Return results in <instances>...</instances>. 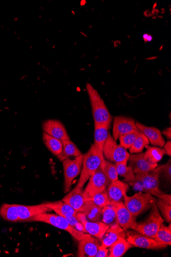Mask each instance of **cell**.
I'll use <instances>...</instances> for the list:
<instances>
[{
  "instance_id": "19",
  "label": "cell",
  "mask_w": 171,
  "mask_h": 257,
  "mask_svg": "<svg viewBox=\"0 0 171 257\" xmlns=\"http://www.w3.org/2000/svg\"><path fill=\"white\" fill-rule=\"evenodd\" d=\"M136 123L137 128L145 135L152 145L160 147H164L165 141L162 136L161 131L159 129L153 127H147L138 123V122H136Z\"/></svg>"
},
{
  "instance_id": "16",
  "label": "cell",
  "mask_w": 171,
  "mask_h": 257,
  "mask_svg": "<svg viewBox=\"0 0 171 257\" xmlns=\"http://www.w3.org/2000/svg\"><path fill=\"white\" fill-rule=\"evenodd\" d=\"M129 166L136 174L147 173L156 168L157 164H151L143 157V153L132 154L128 160Z\"/></svg>"
},
{
  "instance_id": "41",
  "label": "cell",
  "mask_w": 171,
  "mask_h": 257,
  "mask_svg": "<svg viewBox=\"0 0 171 257\" xmlns=\"http://www.w3.org/2000/svg\"><path fill=\"white\" fill-rule=\"evenodd\" d=\"M159 198L166 202V204L171 206V196L170 195L164 194L160 196Z\"/></svg>"
},
{
  "instance_id": "33",
  "label": "cell",
  "mask_w": 171,
  "mask_h": 257,
  "mask_svg": "<svg viewBox=\"0 0 171 257\" xmlns=\"http://www.w3.org/2000/svg\"><path fill=\"white\" fill-rule=\"evenodd\" d=\"M100 168L112 182L118 180L116 167L111 162L104 159L101 162Z\"/></svg>"
},
{
  "instance_id": "35",
  "label": "cell",
  "mask_w": 171,
  "mask_h": 257,
  "mask_svg": "<svg viewBox=\"0 0 171 257\" xmlns=\"http://www.w3.org/2000/svg\"><path fill=\"white\" fill-rule=\"evenodd\" d=\"M149 140L145 135L141 133L137 138L132 146L129 148L130 152L131 154L141 153L144 147L149 145Z\"/></svg>"
},
{
  "instance_id": "4",
  "label": "cell",
  "mask_w": 171,
  "mask_h": 257,
  "mask_svg": "<svg viewBox=\"0 0 171 257\" xmlns=\"http://www.w3.org/2000/svg\"><path fill=\"white\" fill-rule=\"evenodd\" d=\"M41 222L50 224L56 227L68 232L77 241H80L85 235V233L78 231L71 226L65 218L58 214L47 213L39 214L30 218L26 222Z\"/></svg>"
},
{
  "instance_id": "3",
  "label": "cell",
  "mask_w": 171,
  "mask_h": 257,
  "mask_svg": "<svg viewBox=\"0 0 171 257\" xmlns=\"http://www.w3.org/2000/svg\"><path fill=\"white\" fill-rule=\"evenodd\" d=\"M161 173L162 167H157L147 173L136 174V180L130 183L135 188L159 198L164 194L159 188V177Z\"/></svg>"
},
{
  "instance_id": "28",
  "label": "cell",
  "mask_w": 171,
  "mask_h": 257,
  "mask_svg": "<svg viewBox=\"0 0 171 257\" xmlns=\"http://www.w3.org/2000/svg\"><path fill=\"white\" fill-rule=\"evenodd\" d=\"M0 215L4 220L11 222H19L17 205L4 204L0 208Z\"/></svg>"
},
{
  "instance_id": "5",
  "label": "cell",
  "mask_w": 171,
  "mask_h": 257,
  "mask_svg": "<svg viewBox=\"0 0 171 257\" xmlns=\"http://www.w3.org/2000/svg\"><path fill=\"white\" fill-rule=\"evenodd\" d=\"M125 206L135 217L145 212L156 205V199L149 193H138L133 196L125 195Z\"/></svg>"
},
{
  "instance_id": "13",
  "label": "cell",
  "mask_w": 171,
  "mask_h": 257,
  "mask_svg": "<svg viewBox=\"0 0 171 257\" xmlns=\"http://www.w3.org/2000/svg\"><path fill=\"white\" fill-rule=\"evenodd\" d=\"M126 239L134 247L142 249L160 250L167 247L153 238L140 234L127 233Z\"/></svg>"
},
{
  "instance_id": "34",
  "label": "cell",
  "mask_w": 171,
  "mask_h": 257,
  "mask_svg": "<svg viewBox=\"0 0 171 257\" xmlns=\"http://www.w3.org/2000/svg\"><path fill=\"white\" fill-rule=\"evenodd\" d=\"M142 132L139 129H137L133 131L123 135L120 137V144L124 147L126 150L129 149Z\"/></svg>"
},
{
  "instance_id": "44",
  "label": "cell",
  "mask_w": 171,
  "mask_h": 257,
  "mask_svg": "<svg viewBox=\"0 0 171 257\" xmlns=\"http://www.w3.org/2000/svg\"><path fill=\"white\" fill-rule=\"evenodd\" d=\"M143 38L145 42H151V41L152 40V37L148 34H144L143 36Z\"/></svg>"
},
{
  "instance_id": "14",
  "label": "cell",
  "mask_w": 171,
  "mask_h": 257,
  "mask_svg": "<svg viewBox=\"0 0 171 257\" xmlns=\"http://www.w3.org/2000/svg\"><path fill=\"white\" fill-rule=\"evenodd\" d=\"M100 247L98 241L95 237L89 234L79 241L78 246V257H95Z\"/></svg>"
},
{
  "instance_id": "20",
  "label": "cell",
  "mask_w": 171,
  "mask_h": 257,
  "mask_svg": "<svg viewBox=\"0 0 171 257\" xmlns=\"http://www.w3.org/2000/svg\"><path fill=\"white\" fill-rule=\"evenodd\" d=\"M83 188L75 186L72 191L64 197L63 201L71 206L77 212H81L85 202L83 197Z\"/></svg>"
},
{
  "instance_id": "30",
  "label": "cell",
  "mask_w": 171,
  "mask_h": 257,
  "mask_svg": "<svg viewBox=\"0 0 171 257\" xmlns=\"http://www.w3.org/2000/svg\"><path fill=\"white\" fill-rule=\"evenodd\" d=\"M128 161H124L119 162V163H115V166L118 175L125 178V181L129 182H135L136 180V175L134 173L133 169L130 166H127V162Z\"/></svg>"
},
{
  "instance_id": "26",
  "label": "cell",
  "mask_w": 171,
  "mask_h": 257,
  "mask_svg": "<svg viewBox=\"0 0 171 257\" xmlns=\"http://www.w3.org/2000/svg\"><path fill=\"white\" fill-rule=\"evenodd\" d=\"M63 144V151L60 155L57 156L58 159L63 161L70 159V157H78L82 154L76 145L70 140L62 141Z\"/></svg>"
},
{
  "instance_id": "38",
  "label": "cell",
  "mask_w": 171,
  "mask_h": 257,
  "mask_svg": "<svg viewBox=\"0 0 171 257\" xmlns=\"http://www.w3.org/2000/svg\"><path fill=\"white\" fill-rule=\"evenodd\" d=\"M65 219L67 220V221L71 226L74 227L76 229L78 230V231H80L84 233H87L83 224L79 221L76 217H75V216H71V217H68Z\"/></svg>"
},
{
  "instance_id": "1",
  "label": "cell",
  "mask_w": 171,
  "mask_h": 257,
  "mask_svg": "<svg viewBox=\"0 0 171 257\" xmlns=\"http://www.w3.org/2000/svg\"><path fill=\"white\" fill-rule=\"evenodd\" d=\"M95 124L111 126L112 117L98 91L90 84L86 85Z\"/></svg>"
},
{
  "instance_id": "23",
  "label": "cell",
  "mask_w": 171,
  "mask_h": 257,
  "mask_svg": "<svg viewBox=\"0 0 171 257\" xmlns=\"http://www.w3.org/2000/svg\"><path fill=\"white\" fill-rule=\"evenodd\" d=\"M81 212H83L91 222H99L102 219V209L92 201L85 202Z\"/></svg>"
},
{
  "instance_id": "29",
  "label": "cell",
  "mask_w": 171,
  "mask_h": 257,
  "mask_svg": "<svg viewBox=\"0 0 171 257\" xmlns=\"http://www.w3.org/2000/svg\"><path fill=\"white\" fill-rule=\"evenodd\" d=\"M147 151L143 153V157L151 164H157L166 154L164 149L157 147L146 146Z\"/></svg>"
},
{
  "instance_id": "31",
  "label": "cell",
  "mask_w": 171,
  "mask_h": 257,
  "mask_svg": "<svg viewBox=\"0 0 171 257\" xmlns=\"http://www.w3.org/2000/svg\"><path fill=\"white\" fill-rule=\"evenodd\" d=\"M153 239L166 246H170L171 245V224L170 223L169 226L163 224Z\"/></svg>"
},
{
  "instance_id": "9",
  "label": "cell",
  "mask_w": 171,
  "mask_h": 257,
  "mask_svg": "<svg viewBox=\"0 0 171 257\" xmlns=\"http://www.w3.org/2000/svg\"><path fill=\"white\" fill-rule=\"evenodd\" d=\"M103 157L115 163L128 161L130 155L124 147L117 144L110 133L103 146Z\"/></svg>"
},
{
  "instance_id": "18",
  "label": "cell",
  "mask_w": 171,
  "mask_h": 257,
  "mask_svg": "<svg viewBox=\"0 0 171 257\" xmlns=\"http://www.w3.org/2000/svg\"><path fill=\"white\" fill-rule=\"evenodd\" d=\"M125 231V230L117 224L110 226L103 238L100 239L101 241L100 246L105 248H109L118 239L126 237Z\"/></svg>"
},
{
  "instance_id": "11",
  "label": "cell",
  "mask_w": 171,
  "mask_h": 257,
  "mask_svg": "<svg viewBox=\"0 0 171 257\" xmlns=\"http://www.w3.org/2000/svg\"><path fill=\"white\" fill-rule=\"evenodd\" d=\"M76 218L84 225L87 233L99 239H101L110 226L102 222L88 221L83 212H77Z\"/></svg>"
},
{
  "instance_id": "37",
  "label": "cell",
  "mask_w": 171,
  "mask_h": 257,
  "mask_svg": "<svg viewBox=\"0 0 171 257\" xmlns=\"http://www.w3.org/2000/svg\"><path fill=\"white\" fill-rule=\"evenodd\" d=\"M156 205L159 208L165 220L168 223L171 221V206L166 204L161 199L158 198Z\"/></svg>"
},
{
  "instance_id": "25",
  "label": "cell",
  "mask_w": 171,
  "mask_h": 257,
  "mask_svg": "<svg viewBox=\"0 0 171 257\" xmlns=\"http://www.w3.org/2000/svg\"><path fill=\"white\" fill-rule=\"evenodd\" d=\"M110 127L104 125L95 124V146L103 152V146L108 136Z\"/></svg>"
},
{
  "instance_id": "36",
  "label": "cell",
  "mask_w": 171,
  "mask_h": 257,
  "mask_svg": "<svg viewBox=\"0 0 171 257\" xmlns=\"http://www.w3.org/2000/svg\"><path fill=\"white\" fill-rule=\"evenodd\" d=\"M89 201H92L101 209L111 204L107 189L99 193L93 197Z\"/></svg>"
},
{
  "instance_id": "15",
  "label": "cell",
  "mask_w": 171,
  "mask_h": 257,
  "mask_svg": "<svg viewBox=\"0 0 171 257\" xmlns=\"http://www.w3.org/2000/svg\"><path fill=\"white\" fill-rule=\"evenodd\" d=\"M42 129L43 132L61 141L70 139L67 129L59 120L50 119L44 122Z\"/></svg>"
},
{
  "instance_id": "2",
  "label": "cell",
  "mask_w": 171,
  "mask_h": 257,
  "mask_svg": "<svg viewBox=\"0 0 171 257\" xmlns=\"http://www.w3.org/2000/svg\"><path fill=\"white\" fill-rule=\"evenodd\" d=\"M103 159V152L94 144L92 145L88 152L84 155L81 175L76 187L83 188L86 182L100 168Z\"/></svg>"
},
{
  "instance_id": "17",
  "label": "cell",
  "mask_w": 171,
  "mask_h": 257,
  "mask_svg": "<svg viewBox=\"0 0 171 257\" xmlns=\"http://www.w3.org/2000/svg\"><path fill=\"white\" fill-rule=\"evenodd\" d=\"M19 222L25 221L34 216L51 211L45 204L35 206H23L17 205Z\"/></svg>"
},
{
  "instance_id": "39",
  "label": "cell",
  "mask_w": 171,
  "mask_h": 257,
  "mask_svg": "<svg viewBox=\"0 0 171 257\" xmlns=\"http://www.w3.org/2000/svg\"><path fill=\"white\" fill-rule=\"evenodd\" d=\"M162 173L164 175V176L168 180H170L171 178V159L167 164L161 166Z\"/></svg>"
},
{
  "instance_id": "42",
  "label": "cell",
  "mask_w": 171,
  "mask_h": 257,
  "mask_svg": "<svg viewBox=\"0 0 171 257\" xmlns=\"http://www.w3.org/2000/svg\"><path fill=\"white\" fill-rule=\"evenodd\" d=\"M164 150L166 152V154L168 156H171V141H169L166 143L165 144L164 146Z\"/></svg>"
},
{
  "instance_id": "24",
  "label": "cell",
  "mask_w": 171,
  "mask_h": 257,
  "mask_svg": "<svg viewBox=\"0 0 171 257\" xmlns=\"http://www.w3.org/2000/svg\"><path fill=\"white\" fill-rule=\"evenodd\" d=\"M134 247L126 239V238L121 237L116 241L109 247V257H121L130 249Z\"/></svg>"
},
{
  "instance_id": "21",
  "label": "cell",
  "mask_w": 171,
  "mask_h": 257,
  "mask_svg": "<svg viewBox=\"0 0 171 257\" xmlns=\"http://www.w3.org/2000/svg\"><path fill=\"white\" fill-rule=\"evenodd\" d=\"M129 188V185L119 180L112 182L108 187L107 192L111 202L122 201Z\"/></svg>"
},
{
  "instance_id": "40",
  "label": "cell",
  "mask_w": 171,
  "mask_h": 257,
  "mask_svg": "<svg viewBox=\"0 0 171 257\" xmlns=\"http://www.w3.org/2000/svg\"><path fill=\"white\" fill-rule=\"evenodd\" d=\"M108 253L109 250L107 248L102 247L100 245L98 252L95 257H109Z\"/></svg>"
},
{
  "instance_id": "27",
  "label": "cell",
  "mask_w": 171,
  "mask_h": 257,
  "mask_svg": "<svg viewBox=\"0 0 171 257\" xmlns=\"http://www.w3.org/2000/svg\"><path fill=\"white\" fill-rule=\"evenodd\" d=\"M43 141L52 154L57 157L62 153L63 148L62 141L52 137L45 132L43 133Z\"/></svg>"
},
{
  "instance_id": "12",
  "label": "cell",
  "mask_w": 171,
  "mask_h": 257,
  "mask_svg": "<svg viewBox=\"0 0 171 257\" xmlns=\"http://www.w3.org/2000/svg\"><path fill=\"white\" fill-rule=\"evenodd\" d=\"M136 121L131 118L117 116L114 119L113 136L115 141L123 135L137 129Z\"/></svg>"
},
{
  "instance_id": "8",
  "label": "cell",
  "mask_w": 171,
  "mask_h": 257,
  "mask_svg": "<svg viewBox=\"0 0 171 257\" xmlns=\"http://www.w3.org/2000/svg\"><path fill=\"white\" fill-rule=\"evenodd\" d=\"M83 156L84 155L82 154L73 160L68 159L62 161L65 193L70 191L73 181L81 172Z\"/></svg>"
},
{
  "instance_id": "6",
  "label": "cell",
  "mask_w": 171,
  "mask_h": 257,
  "mask_svg": "<svg viewBox=\"0 0 171 257\" xmlns=\"http://www.w3.org/2000/svg\"><path fill=\"white\" fill-rule=\"evenodd\" d=\"M149 217L145 221L137 223L133 229L139 234L153 238L164 222L156 205L152 207Z\"/></svg>"
},
{
  "instance_id": "43",
  "label": "cell",
  "mask_w": 171,
  "mask_h": 257,
  "mask_svg": "<svg viewBox=\"0 0 171 257\" xmlns=\"http://www.w3.org/2000/svg\"><path fill=\"white\" fill-rule=\"evenodd\" d=\"M163 134L168 139H171V127L166 128L163 132Z\"/></svg>"
},
{
  "instance_id": "22",
  "label": "cell",
  "mask_w": 171,
  "mask_h": 257,
  "mask_svg": "<svg viewBox=\"0 0 171 257\" xmlns=\"http://www.w3.org/2000/svg\"><path fill=\"white\" fill-rule=\"evenodd\" d=\"M45 206L51 211H55L58 215L67 218L75 216L77 212L67 203L62 201L45 203Z\"/></svg>"
},
{
  "instance_id": "32",
  "label": "cell",
  "mask_w": 171,
  "mask_h": 257,
  "mask_svg": "<svg viewBox=\"0 0 171 257\" xmlns=\"http://www.w3.org/2000/svg\"><path fill=\"white\" fill-rule=\"evenodd\" d=\"M102 222L109 226L116 224V208L113 203L102 209Z\"/></svg>"
},
{
  "instance_id": "10",
  "label": "cell",
  "mask_w": 171,
  "mask_h": 257,
  "mask_svg": "<svg viewBox=\"0 0 171 257\" xmlns=\"http://www.w3.org/2000/svg\"><path fill=\"white\" fill-rule=\"evenodd\" d=\"M113 203L116 208V224L122 227L125 231L134 229L137 225L135 216L127 209L122 201Z\"/></svg>"
},
{
  "instance_id": "7",
  "label": "cell",
  "mask_w": 171,
  "mask_h": 257,
  "mask_svg": "<svg viewBox=\"0 0 171 257\" xmlns=\"http://www.w3.org/2000/svg\"><path fill=\"white\" fill-rule=\"evenodd\" d=\"M111 182L99 168L89 178V181L83 191L85 201H89L95 195L108 188Z\"/></svg>"
}]
</instances>
